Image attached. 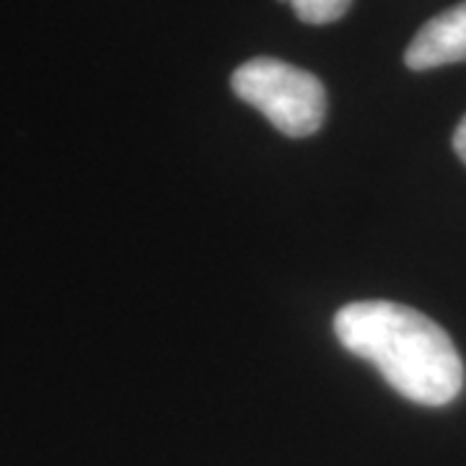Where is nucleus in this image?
Instances as JSON below:
<instances>
[{"label": "nucleus", "mask_w": 466, "mask_h": 466, "mask_svg": "<svg viewBox=\"0 0 466 466\" xmlns=\"http://www.w3.org/2000/svg\"><path fill=\"white\" fill-rule=\"evenodd\" d=\"M453 150H456V156L466 164V115L464 119L459 122L456 133H453Z\"/></svg>", "instance_id": "5"}, {"label": "nucleus", "mask_w": 466, "mask_h": 466, "mask_svg": "<svg viewBox=\"0 0 466 466\" xmlns=\"http://www.w3.org/2000/svg\"><path fill=\"white\" fill-rule=\"evenodd\" d=\"M233 94L272 122L288 137H309L324 125L327 91L314 73L275 60L254 57L231 76Z\"/></svg>", "instance_id": "2"}, {"label": "nucleus", "mask_w": 466, "mask_h": 466, "mask_svg": "<svg viewBox=\"0 0 466 466\" xmlns=\"http://www.w3.org/2000/svg\"><path fill=\"white\" fill-rule=\"evenodd\" d=\"M303 24H334L352 8V0H288Z\"/></svg>", "instance_id": "4"}, {"label": "nucleus", "mask_w": 466, "mask_h": 466, "mask_svg": "<svg viewBox=\"0 0 466 466\" xmlns=\"http://www.w3.org/2000/svg\"><path fill=\"white\" fill-rule=\"evenodd\" d=\"M451 63H466V0L431 18L404 52L410 70H433Z\"/></svg>", "instance_id": "3"}, {"label": "nucleus", "mask_w": 466, "mask_h": 466, "mask_svg": "<svg viewBox=\"0 0 466 466\" xmlns=\"http://www.w3.org/2000/svg\"><path fill=\"white\" fill-rule=\"evenodd\" d=\"M280 3H288V0H280Z\"/></svg>", "instance_id": "6"}, {"label": "nucleus", "mask_w": 466, "mask_h": 466, "mask_svg": "<svg viewBox=\"0 0 466 466\" xmlns=\"http://www.w3.org/2000/svg\"><path fill=\"white\" fill-rule=\"evenodd\" d=\"M342 348L368 360L404 400L443 407L464 389V363L443 327L394 300H355L337 311Z\"/></svg>", "instance_id": "1"}]
</instances>
